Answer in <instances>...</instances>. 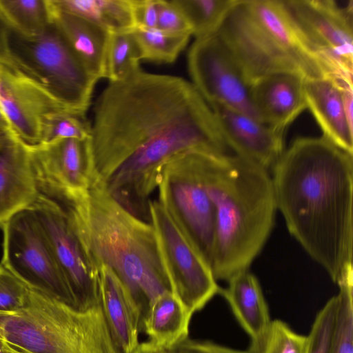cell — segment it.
<instances>
[{"label": "cell", "instance_id": "obj_31", "mask_svg": "<svg viewBox=\"0 0 353 353\" xmlns=\"http://www.w3.org/2000/svg\"><path fill=\"white\" fill-rule=\"evenodd\" d=\"M307 336L281 320H272L267 329L250 340L248 353H306Z\"/></svg>", "mask_w": 353, "mask_h": 353}, {"label": "cell", "instance_id": "obj_20", "mask_svg": "<svg viewBox=\"0 0 353 353\" xmlns=\"http://www.w3.org/2000/svg\"><path fill=\"white\" fill-rule=\"evenodd\" d=\"M100 305L112 339L120 353H133L138 347L141 321L126 290L106 266L97 270Z\"/></svg>", "mask_w": 353, "mask_h": 353}, {"label": "cell", "instance_id": "obj_39", "mask_svg": "<svg viewBox=\"0 0 353 353\" xmlns=\"http://www.w3.org/2000/svg\"><path fill=\"white\" fill-rule=\"evenodd\" d=\"M133 353H170L167 349L157 346L151 342L139 343Z\"/></svg>", "mask_w": 353, "mask_h": 353}, {"label": "cell", "instance_id": "obj_8", "mask_svg": "<svg viewBox=\"0 0 353 353\" xmlns=\"http://www.w3.org/2000/svg\"><path fill=\"white\" fill-rule=\"evenodd\" d=\"M1 227L3 253L0 263L26 286L40 290L77 309L49 242L31 208L17 212Z\"/></svg>", "mask_w": 353, "mask_h": 353}, {"label": "cell", "instance_id": "obj_29", "mask_svg": "<svg viewBox=\"0 0 353 353\" xmlns=\"http://www.w3.org/2000/svg\"><path fill=\"white\" fill-rule=\"evenodd\" d=\"M337 308L332 353H353V267L349 265L336 283Z\"/></svg>", "mask_w": 353, "mask_h": 353}, {"label": "cell", "instance_id": "obj_2", "mask_svg": "<svg viewBox=\"0 0 353 353\" xmlns=\"http://www.w3.org/2000/svg\"><path fill=\"white\" fill-rule=\"evenodd\" d=\"M271 170L288 232L336 283L352 264L353 154L323 136L298 137Z\"/></svg>", "mask_w": 353, "mask_h": 353}, {"label": "cell", "instance_id": "obj_27", "mask_svg": "<svg viewBox=\"0 0 353 353\" xmlns=\"http://www.w3.org/2000/svg\"><path fill=\"white\" fill-rule=\"evenodd\" d=\"M239 0H172L181 10L192 35L201 39L216 34Z\"/></svg>", "mask_w": 353, "mask_h": 353}, {"label": "cell", "instance_id": "obj_3", "mask_svg": "<svg viewBox=\"0 0 353 353\" xmlns=\"http://www.w3.org/2000/svg\"><path fill=\"white\" fill-rule=\"evenodd\" d=\"M65 210L95 270L110 268L135 305L142 323L152 302L172 292L152 224L121 205L95 178L85 193H49Z\"/></svg>", "mask_w": 353, "mask_h": 353}, {"label": "cell", "instance_id": "obj_9", "mask_svg": "<svg viewBox=\"0 0 353 353\" xmlns=\"http://www.w3.org/2000/svg\"><path fill=\"white\" fill-rule=\"evenodd\" d=\"M153 226L172 292L194 314L202 310L221 288L210 266L157 201H149Z\"/></svg>", "mask_w": 353, "mask_h": 353}, {"label": "cell", "instance_id": "obj_30", "mask_svg": "<svg viewBox=\"0 0 353 353\" xmlns=\"http://www.w3.org/2000/svg\"><path fill=\"white\" fill-rule=\"evenodd\" d=\"M141 59L158 63L174 62L187 46L191 35L176 34L154 28H136L133 30Z\"/></svg>", "mask_w": 353, "mask_h": 353}, {"label": "cell", "instance_id": "obj_23", "mask_svg": "<svg viewBox=\"0 0 353 353\" xmlns=\"http://www.w3.org/2000/svg\"><path fill=\"white\" fill-rule=\"evenodd\" d=\"M221 288L233 315L250 340L260 336L271 322L268 303L261 284L249 269L234 274Z\"/></svg>", "mask_w": 353, "mask_h": 353}, {"label": "cell", "instance_id": "obj_34", "mask_svg": "<svg viewBox=\"0 0 353 353\" xmlns=\"http://www.w3.org/2000/svg\"><path fill=\"white\" fill-rule=\"evenodd\" d=\"M26 290V286L0 263V311L21 307Z\"/></svg>", "mask_w": 353, "mask_h": 353}, {"label": "cell", "instance_id": "obj_15", "mask_svg": "<svg viewBox=\"0 0 353 353\" xmlns=\"http://www.w3.org/2000/svg\"><path fill=\"white\" fill-rule=\"evenodd\" d=\"M0 109L14 132L30 146L40 144L46 118L65 111L39 83L4 61H0Z\"/></svg>", "mask_w": 353, "mask_h": 353}, {"label": "cell", "instance_id": "obj_13", "mask_svg": "<svg viewBox=\"0 0 353 353\" xmlns=\"http://www.w3.org/2000/svg\"><path fill=\"white\" fill-rule=\"evenodd\" d=\"M250 85L256 79L280 73L307 79L301 65L254 19L245 0H239L218 32Z\"/></svg>", "mask_w": 353, "mask_h": 353}, {"label": "cell", "instance_id": "obj_35", "mask_svg": "<svg viewBox=\"0 0 353 353\" xmlns=\"http://www.w3.org/2000/svg\"><path fill=\"white\" fill-rule=\"evenodd\" d=\"M157 6L158 29L172 34L192 35L185 17L172 1L157 0Z\"/></svg>", "mask_w": 353, "mask_h": 353}, {"label": "cell", "instance_id": "obj_40", "mask_svg": "<svg viewBox=\"0 0 353 353\" xmlns=\"http://www.w3.org/2000/svg\"><path fill=\"white\" fill-rule=\"evenodd\" d=\"M13 133L15 132L12 128L8 120L0 109V141Z\"/></svg>", "mask_w": 353, "mask_h": 353}, {"label": "cell", "instance_id": "obj_22", "mask_svg": "<svg viewBox=\"0 0 353 353\" xmlns=\"http://www.w3.org/2000/svg\"><path fill=\"white\" fill-rule=\"evenodd\" d=\"M52 4L53 21L69 45L98 80L105 77V62L111 32L77 15L62 11Z\"/></svg>", "mask_w": 353, "mask_h": 353}, {"label": "cell", "instance_id": "obj_10", "mask_svg": "<svg viewBox=\"0 0 353 353\" xmlns=\"http://www.w3.org/2000/svg\"><path fill=\"white\" fill-rule=\"evenodd\" d=\"M292 18L316 51L327 77L352 82L353 1L284 0Z\"/></svg>", "mask_w": 353, "mask_h": 353}, {"label": "cell", "instance_id": "obj_11", "mask_svg": "<svg viewBox=\"0 0 353 353\" xmlns=\"http://www.w3.org/2000/svg\"><path fill=\"white\" fill-rule=\"evenodd\" d=\"M192 83L209 104H219L258 120L250 87L232 52L217 33L195 39L188 54Z\"/></svg>", "mask_w": 353, "mask_h": 353}, {"label": "cell", "instance_id": "obj_19", "mask_svg": "<svg viewBox=\"0 0 353 353\" xmlns=\"http://www.w3.org/2000/svg\"><path fill=\"white\" fill-rule=\"evenodd\" d=\"M259 25L303 68L307 79L326 77L321 61L288 10L284 0H245Z\"/></svg>", "mask_w": 353, "mask_h": 353}, {"label": "cell", "instance_id": "obj_14", "mask_svg": "<svg viewBox=\"0 0 353 353\" xmlns=\"http://www.w3.org/2000/svg\"><path fill=\"white\" fill-rule=\"evenodd\" d=\"M37 186L66 196L83 194L95 176L90 138L29 145Z\"/></svg>", "mask_w": 353, "mask_h": 353}, {"label": "cell", "instance_id": "obj_1", "mask_svg": "<svg viewBox=\"0 0 353 353\" xmlns=\"http://www.w3.org/2000/svg\"><path fill=\"white\" fill-rule=\"evenodd\" d=\"M95 176L121 201L145 206L163 167L182 153L227 154L214 112L194 85L141 69L108 85L91 124Z\"/></svg>", "mask_w": 353, "mask_h": 353}, {"label": "cell", "instance_id": "obj_32", "mask_svg": "<svg viewBox=\"0 0 353 353\" xmlns=\"http://www.w3.org/2000/svg\"><path fill=\"white\" fill-rule=\"evenodd\" d=\"M91 137V124L85 117L65 111L48 115L41 129L40 144H49L64 139H84Z\"/></svg>", "mask_w": 353, "mask_h": 353}, {"label": "cell", "instance_id": "obj_5", "mask_svg": "<svg viewBox=\"0 0 353 353\" xmlns=\"http://www.w3.org/2000/svg\"><path fill=\"white\" fill-rule=\"evenodd\" d=\"M26 288L21 307L0 311V338L8 343L29 353H120L101 305L79 310Z\"/></svg>", "mask_w": 353, "mask_h": 353}, {"label": "cell", "instance_id": "obj_18", "mask_svg": "<svg viewBox=\"0 0 353 353\" xmlns=\"http://www.w3.org/2000/svg\"><path fill=\"white\" fill-rule=\"evenodd\" d=\"M37 194L29 145L13 133L0 141V226Z\"/></svg>", "mask_w": 353, "mask_h": 353}, {"label": "cell", "instance_id": "obj_41", "mask_svg": "<svg viewBox=\"0 0 353 353\" xmlns=\"http://www.w3.org/2000/svg\"><path fill=\"white\" fill-rule=\"evenodd\" d=\"M6 346L10 353H29L18 347H16L11 344L8 343L6 341Z\"/></svg>", "mask_w": 353, "mask_h": 353}, {"label": "cell", "instance_id": "obj_24", "mask_svg": "<svg viewBox=\"0 0 353 353\" xmlns=\"http://www.w3.org/2000/svg\"><path fill=\"white\" fill-rule=\"evenodd\" d=\"M192 314L172 292H165L151 304L141 330L149 336L150 342L170 349L188 338Z\"/></svg>", "mask_w": 353, "mask_h": 353}, {"label": "cell", "instance_id": "obj_42", "mask_svg": "<svg viewBox=\"0 0 353 353\" xmlns=\"http://www.w3.org/2000/svg\"><path fill=\"white\" fill-rule=\"evenodd\" d=\"M0 353H10L8 350L6 341L0 338Z\"/></svg>", "mask_w": 353, "mask_h": 353}, {"label": "cell", "instance_id": "obj_6", "mask_svg": "<svg viewBox=\"0 0 353 353\" xmlns=\"http://www.w3.org/2000/svg\"><path fill=\"white\" fill-rule=\"evenodd\" d=\"M6 43L13 65L44 88L65 111L85 117L98 79L54 21L32 36L7 29Z\"/></svg>", "mask_w": 353, "mask_h": 353}, {"label": "cell", "instance_id": "obj_38", "mask_svg": "<svg viewBox=\"0 0 353 353\" xmlns=\"http://www.w3.org/2000/svg\"><path fill=\"white\" fill-rule=\"evenodd\" d=\"M7 28L0 19V61L10 63L6 43Z\"/></svg>", "mask_w": 353, "mask_h": 353}, {"label": "cell", "instance_id": "obj_25", "mask_svg": "<svg viewBox=\"0 0 353 353\" xmlns=\"http://www.w3.org/2000/svg\"><path fill=\"white\" fill-rule=\"evenodd\" d=\"M54 6L88 19L110 32L135 28L130 0H52Z\"/></svg>", "mask_w": 353, "mask_h": 353}, {"label": "cell", "instance_id": "obj_28", "mask_svg": "<svg viewBox=\"0 0 353 353\" xmlns=\"http://www.w3.org/2000/svg\"><path fill=\"white\" fill-rule=\"evenodd\" d=\"M133 30L110 34L105 77L109 82L121 81L141 69V54Z\"/></svg>", "mask_w": 353, "mask_h": 353}, {"label": "cell", "instance_id": "obj_36", "mask_svg": "<svg viewBox=\"0 0 353 353\" xmlns=\"http://www.w3.org/2000/svg\"><path fill=\"white\" fill-rule=\"evenodd\" d=\"M167 350L170 353H248L246 350H236L210 341L188 338Z\"/></svg>", "mask_w": 353, "mask_h": 353}, {"label": "cell", "instance_id": "obj_7", "mask_svg": "<svg viewBox=\"0 0 353 353\" xmlns=\"http://www.w3.org/2000/svg\"><path fill=\"white\" fill-rule=\"evenodd\" d=\"M197 151L179 154L163 167L158 201L210 266L214 209L199 172Z\"/></svg>", "mask_w": 353, "mask_h": 353}, {"label": "cell", "instance_id": "obj_21", "mask_svg": "<svg viewBox=\"0 0 353 353\" xmlns=\"http://www.w3.org/2000/svg\"><path fill=\"white\" fill-rule=\"evenodd\" d=\"M304 90L307 108L319 125L322 136L353 154V127L347 121L336 82L327 77L307 79Z\"/></svg>", "mask_w": 353, "mask_h": 353}, {"label": "cell", "instance_id": "obj_12", "mask_svg": "<svg viewBox=\"0 0 353 353\" xmlns=\"http://www.w3.org/2000/svg\"><path fill=\"white\" fill-rule=\"evenodd\" d=\"M30 207L49 242L77 309L83 311L100 305L97 271L88 261L63 208L39 190Z\"/></svg>", "mask_w": 353, "mask_h": 353}, {"label": "cell", "instance_id": "obj_33", "mask_svg": "<svg viewBox=\"0 0 353 353\" xmlns=\"http://www.w3.org/2000/svg\"><path fill=\"white\" fill-rule=\"evenodd\" d=\"M337 308L336 295L317 313L307 336L306 353H332V334Z\"/></svg>", "mask_w": 353, "mask_h": 353}, {"label": "cell", "instance_id": "obj_17", "mask_svg": "<svg viewBox=\"0 0 353 353\" xmlns=\"http://www.w3.org/2000/svg\"><path fill=\"white\" fill-rule=\"evenodd\" d=\"M305 79L297 74L280 73L254 81L250 94L259 121L284 134L285 129L307 109Z\"/></svg>", "mask_w": 353, "mask_h": 353}, {"label": "cell", "instance_id": "obj_16", "mask_svg": "<svg viewBox=\"0 0 353 353\" xmlns=\"http://www.w3.org/2000/svg\"><path fill=\"white\" fill-rule=\"evenodd\" d=\"M210 106L228 148L270 172L285 150L284 134L234 109L219 104Z\"/></svg>", "mask_w": 353, "mask_h": 353}, {"label": "cell", "instance_id": "obj_37", "mask_svg": "<svg viewBox=\"0 0 353 353\" xmlns=\"http://www.w3.org/2000/svg\"><path fill=\"white\" fill-rule=\"evenodd\" d=\"M136 28H154L157 24V0H130Z\"/></svg>", "mask_w": 353, "mask_h": 353}, {"label": "cell", "instance_id": "obj_26", "mask_svg": "<svg viewBox=\"0 0 353 353\" xmlns=\"http://www.w3.org/2000/svg\"><path fill=\"white\" fill-rule=\"evenodd\" d=\"M51 0H0V19L7 29L24 36L42 32L53 21Z\"/></svg>", "mask_w": 353, "mask_h": 353}, {"label": "cell", "instance_id": "obj_4", "mask_svg": "<svg viewBox=\"0 0 353 353\" xmlns=\"http://www.w3.org/2000/svg\"><path fill=\"white\" fill-rule=\"evenodd\" d=\"M196 154L214 209L210 267L216 281H228L250 268L273 229L277 208L272 177L235 154Z\"/></svg>", "mask_w": 353, "mask_h": 353}]
</instances>
